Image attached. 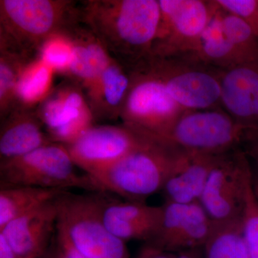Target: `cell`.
Here are the masks:
<instances>
[{
	"label": "cell",
	"instance_id": "obj_1",
	"mask_svg": "<svg viewBox=\"0 0 258 258\" xmlns=\"http://www.w3.org/2000/svg\"><path fill=\"white\" fill-rule=\"evenodd\" d=\"M79 10L80 22L129 71L153 57L161 20L157 0H86Z\"/></svg>",
	"mask_w": 258,
	"mask_h": 258
},
{
	"label": "cell",
	"instance_id": "obj_2",
	"mask_svg": "<svg viewBox=\"0 0 258 258\" xmlns=\"http://www.w3.org/2000/svg\"><path fill=\"white\" fill-rule=\"evenodd\" d=\"M140 132L143 139L138 147L109 169L91 178L100 192L115 194L125 201L145 203L149 197L162 191L167 180L192 156Z\"/></svg>",
	"mask_w": 258,
	"mask_h": 258
},
{
	"label": "cell",
	"instance_id": "obj_3",
	"mask_svg": "<svg viewBox=\"0 0 258 258\" xmlns=\"http://www.w3.org/2000/svg\"><path fill=\"white\" fill-rule=\"evenodd\" d=\"M71 0H0V50L29 60L44 45L79 20Z\"/></svg>",
	"mask_w": 258,
	"mask_h": 258
},
{
	"label": "cell",
	"instance_id": "obj_4",
	"mask_svg": "<svg viewBox=\"0 0 258 258\" xmlns=\"http://www.w3.org/2000/svg\"><path fill=\"white\" fill-rule=\"evenodd\" d=\"M106 194H62L57 200L56 235L85 258H130L126 242L113 235L103 221L109 199Z\"/></svg>",
	"mask_w": 258,
	"mask_h": 258
},
{
	"label": "cell",
	"instance_id": "obj_5",
	"mask_svg": "<svg viewBox=\"0 0 258 258\" xmlns=\"http://www.w3.org/2000/svg\"><path fill=\"white\" fill-rule=\"evenodd\" d=\"M66 146L50 143L22 156L0 161L3 186H33L68 191L77 188L99 192L91 178L81 174Z\"/></svg>",
	"mask_w": 258,
	"mask_h": 258
},
{
	"label": "cell",
	"instance_id": "obj_6",
	"mask_svg": "<svg viewBox=\"0 0 258 258\" xmlns=\"http://www.w3.org/2000/svg\"><path fill=\"white\" fill-rule=\"evenodd\" d=\"M247 133L219 108L186 110L165 134L154 137L189 155L220 156L241 149Z\"/></svg>",
	"mask_w": 258,
	"mask_h": 258
},
{
	"label": "cell",
	"instance_id": "obj_7",
	"mask_svg": "<svg viewBox=\"0 0 258 258\" xmlns=\"http://www.w3.org/2000/svg\"><path fill=\"white\" fill-rule=\"evenodd\" d=\"M147 66L174 101L185 109L222 108L223 71L205 63L195 54L165 57L153 56Z\"/></svg>",
	"mask_w": 258,
	"mask_h": 258
},
{
	"label": "cell",
	"instance_id": "obj_8",
	"mask_svg": "<svg viewBox=\"0 0 258 258\" xmlns=\"http://www.w3.org/2000/svg\"><path fill=\"white\" fill-rule=\"evenodd\" d=\"M147 63L130 71V87L120 118L122 123L159 137L165 134L186 109L174 101Z\"/></svg>",
	"mask_w": 258,
	"mask_h": 258
},
{
	"label": "cell",
	"instance_id": "obj_9",
	"mask_svg": "<svg viewBox=\"0 0 258 258\" xmlns=\"http://www.w3.org/2000/svg\"><path fill=\"white\" fill-rule=\"evenodd\" d=\"M161 20L154 57L196 52L200 39L217 8L215 0H159Z\"/></svg>",
	"mask_w": 258,
	"mask_h": 258
},
{
	"label": "cell",
	"instance_id": "obj_10",
	"mask_svg": "<svg viewBox=\"0 0 258 258\" xmlns=\"http://www.w3.org/2000/svg\"><path fill=\"white\" fill-rule=\"evenodd\" d=\"M142 139L140 131L124 123L93 125L66 147L76 166L93 178L128 155Z\"/></svg>",
	"mask_w": 258,
	"mask_h": 258
},
{
	"label": "cell",
	"instance_id": "obj_11",
	"mask_svg": "<svg viewBox=\"0 0 258 258\" xmlns=\"http://www.w3.org/2000/svg\"><path fill=\"white\" fill-rule=\"evenodd\" d=\"M35 111L52 142L64 146L74 143L94 125L83 88L69 79L54 87Z\"/></svg>",
	"mask_w": 258,
	"mask_h": 258
},
{
	"label": "cell",
	"instance_id": "obj_12",
	"mask_svg": "<svg viewBox=\"0 0 258 258\" xmlns=\"http://www.w3.org/2000/svg\"><path fill=\"white\" fill-rule=\"evenodd\" d=\"M252 170L249 158L241 149L219 159L200 200L214 222L242 216L244 187Z\"/></svg>",
	"mask_w": 258,
	"mask_h": 258
},
{
	"label": "cell",
	"instance_id": "obj_13",
	"mask_svg": "<svg viewBox=\"0 0 258 258\" xmlns=\"http://www.w3.org/2000/svg\"><path fill=\"white\" fill-rule=\"evenodd\" d=\"M212 225L200 202L186 205L166 201L156 233L148 242L169 253L203 248Z\"/></svg>",
	"mask_w": 258,
	"mask_h": 258
},
{
	"label": "cell",
	"instance_id": "obj_14",
	"mask_svg": "<svg viewBox=\"0 0 258 258\" xmlns=\"http://www.w3.org/2000/svg\"><path fill=\"white\" fill-rule=\"evenodd\" d=\"M57 198L15 219L0 230V235L20 257L46 255L57 231Z\"/></svg>",
	"mask_w": 258,
	"mask_h": 258
},
{
	"label": "cell",
	"instance_id": "obj_15",
	"mask_svg": "<svg viewBox=\"0 0 258 258\" xmlns=\"http://www.w3.org/2000/svg\"><path fill=\"white\" fill-rule=\"evenodd\" d=\"M221 106L247 132H258V61L223 71Z\"/></svg>",
	"mask_w": 258,
	"mask_h": 258
},
{
	"label": "cell",
	"instance_id": "obj_16",
	"mask_svg": "<svg viewBox=\"0 0 258 258\" xmlns=\"http://www.w3.org/2000/svg\"><path fill=\"white\" fill-rule=\"evenodd\" d=\"M60 35L69 42L72 51V59L64 76L79 85L86 93L101 76L113 57L80 20Z\"/></svg>",
	"mask_w": 258,
	"mask_h": 258
},
{
	"label": "cell",
	"instance_id": "obj_17",
	"mask_svg": "<svg viewBox=\"0 0 258 258\" xmlns=\"http://www.w3.org/2000/svg\"><path fill=\"white\" fill-rule=\"evenodd\" d=\"M161 214L162 206L108 199L103 217L107 228L123 242L143 240L148 242L157 230Z\"/></svg>",
	"mask_w": 258,
	"mask_h": 258
},
{
	"label": "cell",
	"instance_id": "obj_18",
	"mask_svg": "<svg viewBox=\"0 0 258 258\" xmlns=\"http://www.w3.org/2000/svg\"><path fill=\"white\" fill-rule=\"evenodd\" d=\"M50 143L35 108H17L1 120L0 161L22 157Z\"/></svg>",
	"mask_w": 258,
	"mask_h": 258
},
{
	"label": "cell",
	"instance_id": "obj_19",
	"mask_svg": "<svg viewBox=\"0 0 258 258\" xmlns=\"http://www.w3.org/2000/svg\"><path fill=\"white\" fill-rule=\"evenodd\" d=\"M130 83V71L113 57L101 76L85 93L95 120L120 118Z\"/></svg>",
	"mask_w": 258,
	"mask_h": 258
},
{
	"label": "cell",
	"instance_id": "obj_20",
	"mask_svg": "<svg viewBox=\"0 0 258 258\" xmlns=\"http://www.w3.org/2000/svg\"><path fill=\"white\" fill-rule=\"evenodd\" d=\"M221 156H191L164 185L162 191L166 201L186 205L200 202L212 169Z\"/></svg>",
	"mask_w": 258,
	"mask_h": 258
},
{
	"label": "cell",
	"instance_id": "obj_21",
	"mask_svg": "<svg viewBox=\"0 0 258 258\" xmlns=\"http://www.w3.org/2000/svg\"><path fill=\"white\" fill-rule=\"evenodd\" d=\"M217 4L215 15L204 31L198 50L194 54L205 63L226 71L244 64V62L224 32Z\"/></svg>",
	"mask_w": 258,
	"mask_h": 258
},
{
	"label": "cell",
	"instance_id": "obj_22",
	"mask_svg": "<svg viewBox=\"0 0 258 258\" xmlns=\"http://www.w3.org/2000/svg\"><path fill=\"white\" fill-rule=\"evenodd\" d=\"M66 191H68L33 186H3L0 189V230L15 219L55 200Z\"/></svg>",
	"mask_w": 258,
	"mask_h": 258
},
{
	"label": "cell",
	"instance_id": "obj_23",
	"mask_svg": "<svg viewBox=\"0 0 258 258\" xmlns=\"http://www.w3.org/2000/svg\"><path fill=\"white\" fill-rule=\"evenodd\" d=\"M204 258H249L242 216L214 222L203 247Z\"/></svg>",
	"mask_w": 258,
	"mask_h": 258
},
{
	"label": "cell",
	"instance_id": "obj_24",
	"mask_svg": "<svg viewBox=\"0 0 258 258\" xmlns=\"http://www.w3.org/2000/svg\"><path fill=\"white\" fill-rule=\"evenodd\" d=\"M55 74V71L40 57L30 62L19 79L17 108H36L52 92Z\"/></svg>",
	"mask_w": 258,
	"mask_h": 258
},
{
	"label": "cell",
	"instance_id": "obj_25",
	"mask_svg": "<svg viewBox=\"0 0 258 258\" xmlns=\"http://www.w3.org/2000/svg\"><path fill=\"white\" fill-rule=\"evenodd\" d=\"M32 61L0 50V119L16 109L19 79L24 69Z\"/></svg>",
	"mask_w": 258,
	"mask_h": 258
},
{
	"label": "cell",
	"instance_id": "obj_26",
	"mask_svg": "<svg viewBox=\"0 0 258 258\" xmlns=\"http://www.w3.org/2000/svg\"><path fill=\"white\" fill-rule=\"evenodd\" d=\"M218 6L224 32L238 51L244 63L257 62L258 39L253 32L240 17L226 11L219 5Z\"/></svg>",
	"mask_w": 258,
	"mask_h": 258
},
{
	"label": "cell",
	"instance_id": "obj_27",
	"mask_svg": "<svg viewBox=\"0 0 258 258\" xmlns=\"http://www.w3.org/2000/svg\"><path fill=\"white\" fill-rule=\"evenodd\" d=\"M242 219L249 257L258 258V198L254 189L253 171L246 181Z\"/></svg>",
	"mask_w": 258,
	"mask_h": 258
},
{
	"label": "cell",
	"instance_id": "obj_28",
	"mask_svg": "<svg viewBox=\"0 0 258 258\" xmlns=\"http://www.w3.org/2000/svg\"><path fill=\"white\" fill-rule=\"evenodd\" d=\"M40 57L55 73L64 76L71 64L72 51L66 39L62 35H56L44 45Z\"/></svg>",
	"mask_w": 258,
	"mask_h": 258
},
{
	"label": "cell",
	"instance_id": "obj_29",
	"mask_svg": "<svg viewBox=\"0 0 258 258\" xmlns=\"http://www.w3.org/2000/svg\"><path fill=\"white\" fill-rule=\"evenodd\" d=\"M226 11L240 17L258 39V0H216Z\"/></svg>",
	"mask_w": 258,
	"mask_h": 258
},
{
	"label": "cell",
	"instance_id": "obj_30",
	"mask_svg": "<svg viewBox=\"0 0 258 258\" xmlns=\"http://www.w3.org/2000/svg\"><path fill=\"white\" fill-rule=\"evenodd\" d=\"M44 258H85L66 241L55 235L48 252Z\"/></svg>",
	"mask_w": 258,
	"mask_h": 258
},
{
	"label": "cell",
	"instance_id": "obj_31",
	"mask_svg": "<svg viewBox=\"0 0 258 258\" xmlns=\"http://www.w3.org/2000/svg\"><path fill=\"white\" fill-rule=\"evenodd\" d=\"M242 147L249 159H252L257 167L258 173V132H247V137Z\"/></svg>",
	"mask_w": 258,
	"mask_h": 258
},
{
	"label": "cell",
	"instance_id": "obj_32",
	"mask_svg": "<svg viewBox=\"0 0 258 258\" xmlns=\"http://www.w3.org/2000/svg\"><path fill=\"white\" fill-rule=\"evenodd\" d=\"M134 258H173V254L162 250L154 244L144 242Z\"/></svg>",
	"mask_w": 258,
	"mask_h": 258
},
{
	"label": "cell",
	"instance_id": "obj_33",
	"mask_svg": "<svg viewBox=\"0 0 258 258\" xmlns=\"http://www.w3.org/2000/svg\"><path fill=\"white\" fill-rule=\"evenodd\" d=\"M0 258H21L13 250L11 246L5 240L3 235H0Z\"/></svg>",
	"mask_w": 258,
	"mask_h": 258
},
{
	"label": "cell",
	"instance_id": "obj_34",
	"mask_svg": "<svg viewBox=\"0 0 258 258\" xmlns=\"http://www.w3.org/2000/svg\"><path fill=\"white\" fill-rule=\"evenodd\" d=\"M199 249L181 251L173 254V258H202Z\"/></svg>",
	"mask_w": 258,
	"mask_h": 258
},
{
	"label": "cell",
	"instance_id": "obj_35",
	"mask_svg": "<svg viewBox=\"0 0 258 258\" xmlns=\"http://www.w3.org/2000/svg\"><path fill=\"white\" fill-rule=\"evenodd\" d=\"M253 185L254 191L258 198V173L254 171L253 173Z\"/></svg>",
	"mask_w": 258,
	"mask_h": 258
}]
</instances>
